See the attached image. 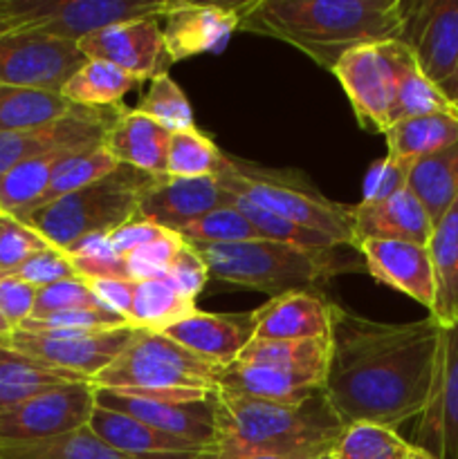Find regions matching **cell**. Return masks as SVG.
<instances>
[{"label": "cell", "mask_w": 458, "mask_h": 459, "mask_svg": "<svg viewBox=\"0 0 458 459\" xmlns=\"http://www.w3.org/2000/svg\"><path fill=\"white\" fill-rule=\"evenodd\" d=\"M443 327L427 316L377 323L332 303L323 393L341 424L398 430L420 417L434 388Z\"/></svg>", "instance_id": "1"}, {"label": "cell", "mask_w": 458, "mask_h": 459, "mask_svg": "<svg viewBox=\"0 0 458 459\" xmlns=\"http://www.w3.org/2000/svg\"><path fill=\"white\" fill-rule=\"evenodd\" d=\"M238 30L301 49L323 70L364 45L400 39V0H251Z\"/></svg>", "instance_id": "2"}, {"label": "cell", "mask_w": 458, "mask_h": 459, "mask_svg": "<svg viewBox=\"0 0 458 459\" xmlns=\"http://www.w3.org/2000/svg\"><path fill=\"white\" fill-rule=\"evenodd\" d=\"M214 402L216 435L209 451L321 459L330 455L346 430L323 388L295 402L216 390Z\"/></svg>", "instance_id": "3"}, {"label": "cell", "mask_w": 458, "mask_h": 459, "mask_svg": "<svg viewBox=\"0 0 458 459\" xmlns=\"http://www.w3.org/2000/svg\"><path fill=\"white\" fill-rule=\"evenodd\" d=\"M207 264L211 278L225 285L263 291L269 299L290 291H314L350 264L335 249H299L272 240L236 245H191Z\"/></svg>", "instance_id": "4"}, {"label": "cell", "mask_w": 458, "mask_h": 459, "mask_svg": "<svg viewBox=\"0 0 458 459\" xmlns=\"http://www.w3.org/2000/svg\"><path fill=\"white\" fill-rule=\"evenodd\" d=\"M157 175L119 164L110 175L30 211L21 222L39 231L57 249L67 251L94 233H110L137 218L139 200Z\"/></svg>", "instance_id": "5"}, {"label": "cell", "mask_w": 458, "mask_h": 459, "mask_svg": "<svg viewBox=\"0 0 458 459\" xmlns=\"http://www.w3.org/2000/svg\"><path fill=\"white\" fill-rule=\"evenodd\" d=\"M216 182L232 195L245 197L269 213L281 215L313 231L326 233L337 245L355 249V206L328 200L301 175L290 173V170L263 169L254 161L223 155V166L216 175Z\"/></svg>", "instance_id": "6"}, {"label": "cell", "mask_w": 458, "mask_h": 459, "mask_svg": "<svg viewBox=\"0 0 458 459\" xmlns=\"http://www.w3.org/2000/svg\"><path fill=\"white\" fill-rule=\"evenodd\" d=\"M330 339L251 341L223 368L218 390L272 402H295L323 388Z\"/></svg>", "instance_id": "7"}, {"label": "cell", "mask_w": 458, "mask_h": 459, "mask_svg": "<svg viewBox=\"0 0 458 459\" xmlns=\"http://www.w3.org/2000/svg\"><path fill=\"white\" fill-rule=\"evenodd\" d=\"M225 366L198 357L162 332L137 330L124 352L90 384L94 388L133 390V393H180L218 390Z\"/></svg>", "instance_id": "8"}, {"label": "cell", "mask_w": 458, "mask_h": 459, "mask_svg": "<svg viewBox=\"0 0 458 459\" xmlns=\"http://www.w3.org/2000/svg\"><path fill=\"white\" fill-rule=\"evenodd\" d=\"M178 0H0L16 30L79 43L117 22L164 18Z\"/></svg>", "instance_id": "9"}, {"label": "cell", "mask_w": 458, "mask_h": 459, "mask_svg": "<svg viewBox=\"0 0 458 459\" xmlns=\"http://www.w3.org/2000/svg\"><path fill=\"white\" fill-rule=\"evenodd\" d=\"M400 43L422 74L458 108V0H400Z\"/></svg>", "instance_id": "10"}, {"label": "cell", "mask_w": 458, "mask_h": 459, "mask_svg": "<svg viewBox=\"0 0 458 459\" xmlns=\"http://www.w3.org/2000/svg\"><path fill=\"white\" fill-rule=\"evenodd\" d=\"M214 393H198V390L133 393V390L94 388V403L99 408L135 417L142 424L171 437L209 448L216 435Z\"/></svg>", "instance_id": "11"}, {"label": "cell", "mask_w": 458, "mask_h": 459, "mask_svg": "<svg viewBox=\"0 0 458 459\" xmlns=\"http://www.w3.org/2000/svg\"><path fill=\"white\" fill-rule=\"evenodd\" d=\"M135 332L130 325L94 332L12 330L0 336V345L92 381L124 352Z\"/></svg>", "instance_id": "12"}, {"label": "cell", "mask_w": 458, "mask_h": 459, "mask_svg": "<svg viewBox=\"0 0 458 459\" xmlns=\"http://www.w3.org/2000/svg\"><path fill=\"white\" fill-rule=\"evenodd\" d=\"M88 58L76 43L13 30L0 36V88H39L61 92Z\"/></svg>", "instance_id": "13"}, {"label": "cell", "mask_w": 458, "mask_h": 459, "mask_svg": "<svg viewBox=\"0 0 458 459\" xmlns=\"http://www.w3.org/2000/svg\"><path fill=\"white\" fill-rule=\"evenodd\" d=\"M94 406V385L90 381L57 385L0 412V439L39 442L75 433L88 426Z\"/></svg>", "instance_id": "14"}, {"label": "cell", "mask_w": 458, "mask_h": 459, "mask_svg": "<svg viewBox=\"0 0 458 459\" xmlns=\"http://www.w3.org/2000/svg\"><path fill=\"white\" fill-rule=\"evenodd\" d=\"M124 110V103L112 108L75 106V110L57 124L34 130L0 133V179L22 161L48 152L63 151V148L85 151V148L101 146L108 128L119 119Z\"/></svg>", "instance_id": "15"}, {"label": "cell", "mask_w": 458, "mask_h": 459, "mask_svg": "<svg viewBox=\"0 0 458 459\" xmlns=\"http://www.w3.org/2000/svg\"><path fill=\"white\" fill-rule=\"evenodd\" d=\"M76 48L90 61L110 63L133 74L139 83L169 74V67L173 65L166 52L160 18L117 22L81 39Z\"/></svg>", "instance_id": "16"}, {"label": "cell", "mask_w": 458, "mask_h": 459, "mask_svg": "<svg viewBox=\"0 0 458 459\" xmlns=\"http://www.w3.org/2000/svg\"><path fill=\"white\" fill-rule=\"evenodd\" d=\"M411 444L431 459H458V321L443 327L434 388Z\"/></svg>", "instance_id": "17"}, {"label": "cell", "mask_w": 458, "mask_h": 459, "mask_svg": "<svg viewBox=\"0 0 458 459\" xmlns=\"http://www.w3.org/2000/svg\"><path fill=\"white\" fill-rule=\"evenodd\" d=\"M332 74L344 88L359 126L366 133L384 134L391 128L393 79L382 45H364L346 54Z\"/></svg>", "instance_id": "18"}, {"label": "cell", "mask_w": 458, "mask_h": 459, "mask_svg": "<svg viewBox=\"0 0 458 459\" xmlns=\"http://www.w3.org/2000/svg\"><path fill=\"white\" fill-rule=\"evenodd\" d=\"M241 22V4H211L178 0L164 16V45L171 61L218 54Z\"/></svg>", "instance_id": "19"}, {"label": "cell", "mask_w": 458, "mask_h": 459, "mask_svg": "<svg viewBox=\"0 0 458 459\" xmlns=\"http://www.w3.org/2000/svg\"><path fill=\"white\" fill-rule=\"evenodd\" d=\"M227 206V193L216 178H171L157 175L139 200L137 218L180 233L214 209Z\"/></svg>", "instance_id": "20"}, {"label": "cell", "mask_w": 458, "mask_h": 459, "mask_svg": "<svg viewBox=\"0 0 458 459\" xmlns=\"http://www.w3.org/2000/svg\"><path fill=\"white\" fill-rule=\"evenodd\" d=\"M366 272L382 285L398 290L431 309L434 269L427 247L398 240H364L357 247Z\"/></svg>", "instance_id": "21"}, {"label": "cell", "mask_w": 458, "mask_h": 459, "mask_svg": "<svg viewBox=\"0 0 458 459\" xmlns=\"http://www.w3.org/2000/svg\"><path fill=\"white\" fill-rule=\"evenodd\" d=\"M256 314H191L184 321L166 327L162 334L173 339L175 343L205 357L218 366H229L238 359V354L254 341Z\"/></svg>", "instance_id": "22"}, {"label": "cell", "mask_w": 458, "mask_h": 459, "mask_svg": "<svg viewBox=\"0 0 458 459\" xmlns=\"http://www.w3.org/2000/svg\"><path fill=\"white\" fill-rule=\"evenodd\" d=\"M434 233L429 215L409 188L382 202H359L353 209V247L364 240H398L427 247Z\"/></svg>", "instance_id": "23"}, {"label": "cell", "mask_w": 458, "mask_h": 459, "mask_svg": "<svg viewBox=\"0 0 458 459\" xmlns=\"http://www.w3.org/2000/svg\"><path fill=\"white\" fill-rule=\"evenodd\" d=\"M254 341L330 339L332 303L319 291H290L254 309Z\"/></svg>", "instance_id": "24"}, {"label": "cell", "mask_w": 458, "mask_h": 459, "mask_svg": "<svg viewBox=\"0 0 458 459\" xmlns=\"http://www.w3.org/2000/svg\"><path fill=\"white\" fill-rule=\"evenodd\" d=\"M88 429L115 451L133 459H191L205 448L171 437L124 412L94 406Z\"/></svg>", "instance_id": "25"}, {"label": "cell", "mask_w": 458, "mask_h": 459, "mask_svg": "<svg viewBox=\"0 0 458 459\" xmlns=\"http://www.w3.org/2000/svg\"><path fill=\"white\" fill-rule=\"evenodd\" d=\"M384 56L391 67L393 79V101H391V126L398 121L411 119V117L436 115H458V108L427 79L418 67L411 49L400 40L382 43Z\"/></svg>", "instance_id": "26"}, {"label": "cell", "mask_w": 458, "mask_h": 459, "mask_svg": "<svg viewBox=\"0 0 458 459\" xmlns=\"http://www.w3.org/2000/svg\"><path fill=\"white\" fill-rule=\"evenodd\" d=\"M171 133L151 117L133 110L121 112L119 119L108 128L101 146L119 164L133 166L148 175H166V151Z\"/></svg>", "instance_id": "27"}, {"label": "cell", "mask_w": 458, "mask_h": 459, "mask_svg": "<svg viewBox=\"0 0 458 459\" xmlns=\"http://www.w3.org/2000/svg\"><path fill=\"white\" fill-rule=\"evenodd\" d=\"M434 269V305L429 316L449 327L458 321V200L434 224L427 245Z\"/></svg>", "instance_id": "28"}, {"label": "cell", "mask_w": 458, "mask_h": 459, "mask_svg": "<svg viewBox=\"0 0 458 459\" xmlns=\"http://www.w3.org/2000/svg\"><path fill=\"white\" fill-rule=\"evenodd\" d=\"M389 160L413 166V161L458 143V115H422L398 121L384 133Z\"/></svg>", "instance_id": "29"}, {"label": "cell", "mask_w": 458, "mask_h": 459, "mask_svg": "<svg viewBox=\"0 0 458 459\" xmlns=\"http://www.w3.org/2000/svg\"><path fill=\"white\" fill-rule=\"evenodd\" d=\"M88 381L75 372L48 366L39 359L0 345V412L63 384Z\"/></svg>", "instance_id": "30"}, {"label": "cell", "mask_w": 458, "mask_h": 459, "mask_svg": "<svg viewBox=\"0 0 458 459\" xmlns=\"http://www.w3.org/2000/svg\"><path fill=\"white\" fill-rule=\"evenodd\" d=\"M407 188L427 211L431 224L438 222L458 200V143L413 161Z\"/></svg>", "instance_id": "31"}, {"label": "cell", "mask_w": 458, "mask_h": 459, "mask_svg": "<svg viewBox=\"0 0 458 459\" xmlns=\"http://www.w3.org/2000/svg\"><path fill=\"white\" fill-rule=\"evenodd\" d=\"M198 312L196 300H187L166 282V278L157 281H133V294H130L128 321L135 330L164 332L166 327L184 321Z\"/></svg>", "instance_id": "32"}, {"label": "cell", "mask_w": 458, "mask_h": 459, "mask_svg": "<svg viewBox=\"0 0 458 459\" xmlns=\"http://www.w3.org/2000/svg\"><path fill=\"white\" fill-rule=\"evenodd\" d=\"M76 152L81 151L63 148V151H54L48 152V155L22 161L16 169L9 170L0 179V211L13 215V218L30 211L39 202V197L43 195L45 188L49 186V179L54 178V173Z\"/></svg>", "instance_id": "33"}, {"label": "cell", "mask_w": 458, "mask_h": 459, "mask_svg": "<svg viewBox=\"0 0 458 459\" xmlns=\"http://www.w3.org/2000/svg\"><path fill=\"white\" fill-rule=\"evenodd\" d=\"M75 110L61 92L39 88H4L0 94V133L34 130L57 124Z\"/></svg>", "instance_id": "34"}, {"label": "cell", "mask_w": 458, "mask_h": 459, "mask_svg": "<svg viewBox=\"0 0 458 459\" xmlns=\"http://www.w3.org/2000/svg\"><path fill=\"white\" fill-rule=\"evenodd\" d=\"M139 81L128 72L103 61H85L61 88V94L70 103L81 108H112L121 106L126 94Z\"/></svg>", "instance_id": "35"}, {"label": "cell", "mask_w": 458, "mask_h": 459, "mask_svg": "<svg viewBox=\"0 0 458 459\" xmlns=\"http://www.w3.org/2000/svg\"><path fill=\"white\" fill-rule=\"evenodd\" d=\"M0 459H133L103 444L85 429L39 442H9L0 439Z\"/></svg>", "instance_id": "36"}, {"label": "cell", "mask_w": 458, "mask_h": 459, "mask_svg": "<svg viewBox=\"0 0 458 459\" xmlns=\"http://www.w3.org/2000/svg\"><path fill=\"white\" fill-rule=\"evenodd\" d=\"M332 459H431L398 430L377 424H353L330 451Z\"/></svg>", "instance_id": "37"}, {"label": "cell", "mask_w": 458, "mask_h": 459, "mask_svg": "<svg viewBox=\"0 0 458 459\" xmlns=\"http://www.w3.org/2000/svg\"><path fill=\"white\" fill-rule=\"evenodd\" d=\"M220 148L198 128L171 133L166 151V175L171 178H216L223 166Z\"/></svg>", "instance_id": "38"}, {"label": "cell", "mask_w": 458, "mask_h": 459, "mask_svg": "<svg viewBox=\"0 0 458 459\" xmlns=\"http://www.w3.org/2000/svg\"><path fill=\"white\" fill-rule=\"evenodd\" d=\"M117 166H119V161H117L103 146H94L88 148V151L76 152V155H72L70 160L54 173V178L49 179V186L45 188L43 195L39 197V202H36L30 211L39 209V206L43 204H49V202L58 200V197L70 195V193L79 191V188L106 178V175H110ZM30 211H25V213H30ZM22 215H18V218H22Z\"/></svg>", "instance_id": "39"}, {"label": "cell", "mask_w": 458, "mask_h": 459, "mask_svg": "<svg viewBox=\"0 0 458 459\" xmlns=\"http://www.w3.org/2000/svg\"><path fill=\"white\" fill-rule=\"evenodd\" d=\"M227 202L238 211V213L245 215V218L250 220L251 227L260 233L263 240L281 242V245L299 247V249H335V247H341L337 245L332 238H328L326 233L313 231V229H305L301 227V224L292 222V220L269 213V211L260 209V206L245 200V197L227 193Z\"/></svg>", "instance_id": "40"}, {"label": "cell", "mask_w": 458, "mask_h": 459, "mask_svg": "<svg viewBox=\"0 0 458 459\" xmlns=\"http://www.w3.org/2000/svg\"><path fill=\"white\" fill-rule=\"evenodd\" d=\"M180 238L187 245H236V242L260 240V233L227 202V206L214 209L196 222L187 224L180 231Z\"/></svg>", "instance_id": "41"}, {"label": "cell", "mask_w": 458, "mask_h": 459, "mask_svg": "<svg viewBox=\"0 0 458 459\" xmlns=\"http://www.w3.org/2000/svg\"><path fill=\"white\" fill-rule=\"evenodd\" d=\"M135 110L151 117L153 121L164 126L169 133L196 128V124H193L191 103H189L182 88H180L169 74L155 76V79L151 81V88H148V92L139 99Z\"/></svg>", "instance_id": "42"}, {"label": "cell", "mask_w": 458, "mask_h": 459, "mask_svg": "<svg viewBox=\"0 0 458 459\" xmlns=\"http://www.w3.org/2000/svg\"><path fill=\"white\" fill-rule=\"evenodd\" d=\"M184 240L180 233L173 231H162L155 240L146 242V245L137 247L124 255V273L126 281H157L164 278L169 272L171 260L175 258L180 249H182Z\"/></svg>", "instance_id": "43"}, {"label": "cell", "mask_w": 458, "mask_h": 459, "mask_svg": "<svg viewBox=\"0 0 458 459\" xmlns=\"http://www.w3.org/2000/svg\"><path fill=\"white\" fill-rule=\"evenodd\" d=\"M48 247L52 245L39 231L0 211V276L16 273L31 255Z\"/></svg>", "instance_id": "44"}, {"label": "cell", "mask_w": 458, "mask_h": 459, "mask_svg": "<svg viewBox=\"0 0 458 459\" xmlns=\"http://www.w3.org/2000/svg\"><path fill=\"white\" fill-rule=\"evenodd\" d=\"M72 309H106L88 281L75 276L67 281L54 282V285L43 287L36 294V305L31 318H43L49 314L72 312Z\"/></svg>", "instance_id": "45"}, {"label": "cell", "mask_w": 458, "mask_h": 459, "mask_svg": "<svg viewBox=\"0 0 458 459\" xmlns=\"http://www.w3.org/2000/svg\"><path fill=\"white\" fill-rule=\"evenodd\" d=\"M128 325L126 318L110 309H72V312L49 314L43 318H27L18 330L25 332H94V330H110V327Z\"/></svg>", "instance_id": "46"}, {"label": "cell", "mask_w": 458, "mask_h": 459, "mask_svg": "<svg viewBox=\"0 0 458 459\" xmlns=\"http://www.w3.org/2000/svg\"><path fill=\"white\" fill-rule=\"evenodd\" d=\"M12 276H18L21 281L30 282L34 290H43V287L54 285V282L75 278L76 272L75 267H72L66 251L57 249V247H48V249L31 255V258L27 260L16 273H12Z\"/></svg>", "instance_id": "47"}, {"label": "cell", "mask_w": 458, "mask_h": 459, "mask_svg": "<svg viewBox=\"0 0 458 459\" xmlns=\"http://www.w3.org/2000/svg\"><path fill=\"white\" fill-rule=\"evenodd\" d=\"M164 278L182 299L196 300L198 294L207 287L209 272H207V264L202 263L198 251L184 242L182 249H180L178 254H175V258L171 260L169 272H166Z\"/></svg>", "instance_id": "48"}, {"label": "cell", "mask_w": 458, "mask_h": 459, "mask_svg": "<svg viewBox=\"0 0 458 459\" xmlns=\"http://www.w3.org/2000/svg\"><path fill=\"white\" fill-rule=\"evenodd\" d=\"M39 290L18 276H0V316L12 330H18L31 318Z\"/></svg>", "instance_id": "49"}, {"label": "cell", "mask_w": 458, "mask_h": 459, "mask_svg": "<svg viewBox=\"0 0 458 459\" xmlns=\"http://www.w3.org/2000/svg\"><path fill=\"white\" fill-rule=\"evenodd\" d=\"M409 169H411L409 164H398V161H391L389 157L373 161V166L366 173V179H364L362 202H366V204L382 202L400 193L402 188H407Z\"/></svg>", "instance_id": "50"}, {"label": "cell", "mask_w": 458, "mask_h": 459, "mask_svg": "<svg viewBox=\"0 0 458 459\" xmlns=\"http://www.w3.org/2000/svg\"><path fill=\"white\" fill-rule=\"evenodd\" d=\"M162 231H166V229L155 227V224L146 222V220L135 218L130 220V222L121 224L115 231L108 233V238H110V245L112 249H115V254L119 255V258H124V255H128L130 251H135L137 247L155 240Z\"/></svg>", "instance_id": "51"}, {"label": "cell", "mask_w": 458, "mask_h": 459, "mask_svg": "<svg viewBox=\"0 0 458 459\" xmlns=\"http://www.w3.org/2000/svg\"><path fill=\"white\" fill-rule=\"evenodd\" d=\"M88 285L92 287V291L101 300L103 307L119 314L121 318L128 316L133 281H124V278H97V281H88Z\"/></svg>", "instance_id": "52"}, {"label": "cell", "mask_w": 458, "mask_h": 459, "mask_svg": "<svg viewBox=\"0 0 458 459\" xmlns=\"http://www.w3.org/2000/svg\"><path fill=\"white\" fill-rule=\"evenodd\" d=\"M191 459H308V457H269V455H233V453H218L205 448L202 453L193 455Z\"/></svg>", "instance_id": "53"}, {"label": "cell", "mask_w": 458, "mask_h": 459, "mask_svg": "<svg viewBox=\"0 0 458 459\" xmlns=\"http://www.w3.org/2000/svg\"><path fill=\"white\" fill-rule=\"evenodd\" d=\"M13 30H16V22H13L7 13L0 12V36L9 34V31H13Z\"/></svg>", "instance_id": "54"}, {"label": "cell", "mask_w": 458, "mask_h": 459, "mask_svg": "<svg viewBox=\"0 0 458 459\" xmlns=\"http://www.w3.org/2000/svg\"><path fill=\"white\" fill-rule=\"evenodd\" d=\"M9 332H12V327L7 325V323H4V318L0 316V336H4V334H9Z\"/></svg>", "instance_id": "55"}, {"label": "cell", "mask_w": 458, "mask_h": 459, "mask_svg": "<svg viewBox=\"0 0 458 459\" xmlns=\"http://www.w3.org/2000/svg\"><path fill=\"white\" fill-rule=\"evenodd\" d=\"M323 459H332V457H330V455H326V457H323Z\"/></svg>", "instance_id": "56"}, {"label": "cell", "mask_w": 458, "mask_h": 459, "mask_svg": "<svg viewBox=\"0 0 458 459\" xmlns=\"http://www.w3.org/2000/svg\"><path fill=\"white\" fill-rule=\"evenodd\" d=\"M3 90H4V88H0V94H3Z\"/></svg>", "instance_id": "57"}, {"label": "cell", "mask_w": 458, "mask_h": 459, "mask_svg": "<svg viewBox=\"0 0 458 459\" xmlns=\"http://www.w3.org/2000/svg\"><path fill=\"white\" fill-rule=\"evenodd\" d=\"M321 459H323V457H321Z\"/></svg>", "instance_id": "58"}]
</instances>
